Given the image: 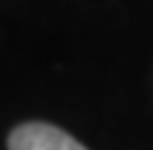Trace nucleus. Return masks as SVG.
Masks as SVG:
<instances>
[{"mask_svg": "<svg viewBox=\"0 0 153 150\" xmlns=\"http://www.w3.org/2000/svg\"><path fill=\"white\" fill-rule=\"evenodd\" d=\"M8 150H89L65 129L43 121H30L8 134Z\"/></svg>", "mask_w": 153, "mask_h": 150, "instance_id": "obj_1", "label": "nucleus"}]
</instances>
